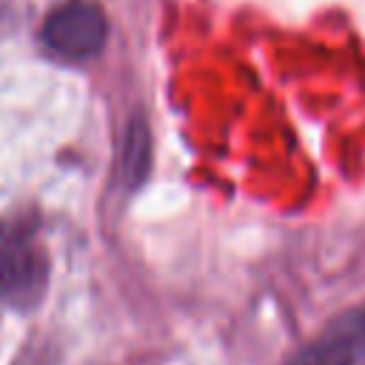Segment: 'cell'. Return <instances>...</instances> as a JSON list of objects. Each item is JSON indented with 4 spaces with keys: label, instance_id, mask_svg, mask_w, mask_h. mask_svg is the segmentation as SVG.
<instances>
[{
    "label": "cell",
    "instance_id": "obj_1",
    "mask_svg": "<svg viewBox=\"0 0 365 365\" xmlns=\"http://www.w3.org/2000/svg\"><path fill=\"white\" fill-rule=\"evenodd\" d=\"M48 262L34 234L23 225H0V302L31 308L46 291Z\"/></svg>",
    "mask_w": 365,
    "mask_h": 365
},
{
    "label": "cell",
    "instance_id": "obj_2",
    "mask_svg": "<svg viewBox=\"0 0 365 365\" xmlns=\"http://www.w3.org/2000/svg\"><path fill=\"white\" fill-rule=\"evenodd\" d=\"M106 31H108L106 14L100 11V6L88 0H68L57 6L43 23L46 46L71 60L94 57L106 43Z\"/></svg>",
    "mask_w": 365,
    "mask_h": 365
},
{
    "label": "cell",
    "instance_id": "obj_3",
    "mask_svg": "<svg viewBox=\"0 0 365 365\" xmlns=\"http://www.w3.org/2000/svg\"><path fill=\"white\" fill-rule=\"evenodd\" d=\"M291 365H365V308L305 345Z\"/></svg>",
    "mask_w": 365,
    "mask_h": 365
},
{
    "label": "cell",
    "instance_id": "obj_4",
    "mask_svg": "<svg viewBox=\"0 0 365 365\" xmlns=\"http://www.w3.org/2000/svg\"><path fill=\"white\" fill-rule=\"evenodd\" d=\"M148 163V137L143 123H131L128 137L123 143V174L128 182H140Z\"/></svg>",
    "mask_w": 365,
    "mask_h": 365
}]
</instances>
